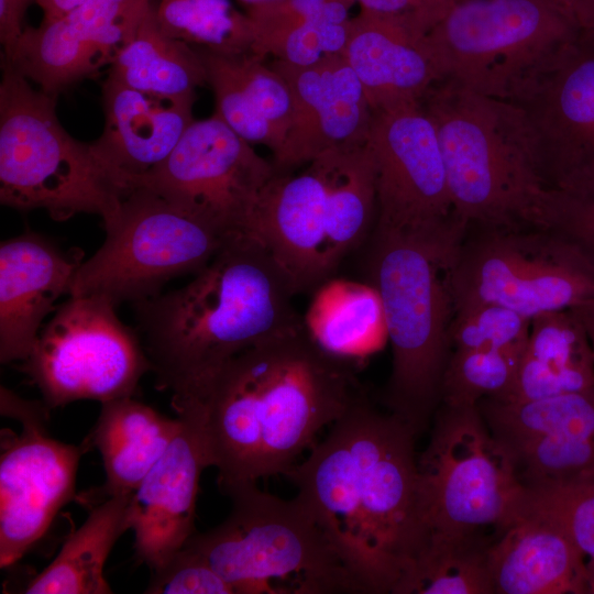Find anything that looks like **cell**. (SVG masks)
<instances>
[{
  "instance_id": "cell-1",
  "label": "cell",
  "mask_w": 594,
  "mask_h": 594,
  "mask_svg": "<svg viewBox=\"0 0 594 594\" xmlns=\"http://www.w3.org/2000/svg\"><path fill=\"white\" fill-rule=\"evenodd\" d=\"M417 436L363 393L285 475L369 594H399L429 542Z\"/></svg>"
},
{
  "instance_id": "cell-2",
  "label": "cell",
  "mask_w": 594,
  "mask_h": 594,
  "mask_svg": "<svg viewBox=\"0 0 594 594\" xmlns=\"http://www.w3.org/2000/svg\"><path fill=\"white\" fill-rule=\"evenodd\" d=\"M361 394L352 359L324 350L304 322L233 356L187 404L199 408L210 466L226 493L286 475Z\"/></svg>"
},
{
  "instance_id": "cell-3",
  "label": "cell",
  "mask_w": 594,
  "mask_h": 594,
  "mask_svg": "<svg viewBox=\"0 0 594 594\" xmlns=\"http://www.w3.org/2000/svg\"><path fill=\"white\" fill-rule=\"evenodd\" d=\"M296 294L258 238L230 237L185 286L133 304L156 387L172 406L198 400L233 356L305 322Z\"/></svg>"
},
{
  "instance_id": "cell-4",
  "label": "cell",
  "mask_w": 594,
  "mask_h": 594,
  "mask_svg": "<svg viewBox=\"0 0 594 594\" xmlns=\"http://www.w3.org/2000/svg\"><path fill=\"white\" fill-rule=\"evenodd\" d=\"M465 230L454 218L436 229L375 227L371 234L369 284L380 296L393 351L383 403L417 435L440 405L454 314L451 267Z\"/></svg>"
},
{
  "instance_id": "cell-5",
  "label": "cell",
  "mask_w": 594,
  "mask_h": 594,
  "mask_svg": "<svg viewBox=\"0 0 594 594\" xmlns=\"http://www.w3.org/2000/svg\"><path fill=\"white\" fill-rule=\"evenodd\" d=\"M420 103L436 130L453 215L466 227L536 224L548 188L521 107L448 80Z\"/></svg>"
},
{
  "instance_id": "cell-6",
  "label": "cell",
  "mask_w": 594,
  "mask_h": 594,
  "mask_svg": "<svg viewBox=\"0 0 594 594\" xmlns=\"http://www.w3.org/2000/svg\"><path fill=\"white\" fill-rule=\"evenodd\" d=\"M228 517L195 532L184 547L234 594H369L315 513L297 496L283 499L256 482L231 487Z\"/></svg>"
},
{
  "instance_id": "cell-7",
  "label": "cell",
  "mask_w": 594,
  "mask_h": 594,
  "mask_svg": "<svg viewBox=\"0 0 594 594\" xmlns=\"http://www.w3.org/2000/svg\"><path fill=\"white\" fill-rule=\"evenodd\" d=\"M0 202L45 210L66 221L95 213L110 222L133 189L96 153L74 139L56 113L57 97L35 89L1 59Z\"/></svg>"
},
{
  "instance_id": "cell-8",
  "label": "cell",
  "mask_w": 594,
  "mask_h": 594,
  "mask_svg": "<svg viewBox=\"0 0 594 594\" xmlns=\"http://www.w3.org/2000/svg\"><path fill=\"white\" fill-rule=\"evenodd\" d=\"M579 40L554 0H458L425 37L441 80L509 101Z\"/></svg>"
},
{
  "instance_id": "cell-9",
  "label": "cell",
  "mask_w": 594,
  "mask_h": 594,
  "mask_svg": "<svg viewBox=\"0 0 594 594\" xmlns=\"http://www.w3.org/2000/svg\"><path fill=\"white\" fill-rule=\"evenodd\" d=\"M418 469L429 540L495 541L525 512L515 461L477 405H439Z\"/></svg>"
},
{
  "instance_id": "cell-10",
  "label": "cell",
  "mask_w": 594,
  "mask_h": 594,
  "mask_svg": "<svg viewBox=\"0 0 594 594\" xmlns=\"http://www.w3.org/2000/svg\"><path fill=\"white\" fill-rule=\"evenodd\" d=\"M451 289L454 310L490 302L532 319L594 298V267L543 226L468 227L452 263Z\"/></svg>"
},
{
  "instance_id": "cell-11",
  "label": "cell",
  "mask_w": 594,
  "mask_h": 594,
  "mask_svg": "<svg viewBox=\"0 0 594 594\" xmlns=\"http://www.w3.org/2000/svg\"><path fill=\"white\" fill-rule=\"evenodd\" d=\"M103 226V244L81 263L68 295L102 297L116 307L154 297L170 279L196 274L230 238L143 187L133 188Z\"/></svg>"
},
{
  "instance_id": "cell-12",
  "label": "cell",
  "mask_w": 594,
  "mask_h": 594,
  "mask_svg": "<svg viewBox=\"0 0 594 594\" xmlns=\"http://www.w3.org/2000/svg\"><path fill=\"white\" fill-rule=\"evenodd\" d=\"M21 370L48 409L132 396L151 363L141 339L97 296H69L41 329Z\"/></svg>"
},
{
  "instance_id": "cell-13",
  "label": "cell",
  "mask_w": 594,
  "mask_h": 594,
  "mask_svg": "<svg viewBox=\"0 0 594 594\" xmlns=\"http://www.w3.org/2000/svg\"><path fill=\"white\" fill-rule=\"evenodd\" d=\"M272 162L238 135L217 113L195 120L169 156L132 180L226 237L249 233Z\"/></svg>"
},
{
  "instance_id": "cell-14",
  "label": "cell",
  "mask_w": 594,
  "mask_h": 594,
  "mask_svg": "<svg viewBox=\"0 0 594 594\" xmlns=\"http://www.w3.org/2000/svg\"><path fill=\"white\" fill-rule=\"evenodd\" d=\"M48 408L1 386V414L21 424L2 440L0 457V566L19 561L74 496L80 458L91 446L47 435Z\"/></svg>"
},
{
  "instance_id": "cell-15",
  "label": "cell",
  "mask_w": 594,
  "mask_h": 594,
  "mask_svg": "<svg viewBox=\"0 0 594 594\" xmlns=\"http://www.w3.org/2000/svg\"><path fill=\"white\" fill-rule=\"evenodd\" d=\"M369 142L376 167V228L427 230L455 218L436 130L420 102L374 110Z\"/></svg>"
},
{
  "instance_id": "cell-16",
  "label": "cell",
  "mask_w": 594,
  "mask_h": 594,
  "mask_svg": "<svg viewBox=\"0 0 594 594\" xmlns=\"http://www.w3.org/2000/svg\"><path fill=\"white\" fill-rule=\"evenodd\" d=\"M513 101L530 124L546 186L594 190V44L580 38Z\"/></svg>"
},
{
  "instance_id": "cell-17",
  "label": "cell",
  "mask_w": 594,
  "mask_h": 594,
  "mask_svg": "<svg viewBox=\"0 0 594 594\" xmlns=\"http://www.w3.org/2000/svg\"><path fill=\"white\" fill-rule=\"evenodd\" d=\"M151 6V0H90L26 28L1 59L57 97L110 67Z\"/></svg>"
},
{
  "instance_id": "cell-18",
  "label": "cell",
  "mask_w": 594,
  "mask_h": 594,
  "mask_svg": "<svg viewBox=\"0 0 594 594\" xmlns=\"http://www.w3.org/2000/svg\"><path fill=\"white\" fill-rule=\"evenodd\" d=\"M525 485L594 473V384L527 402L477 404Z\"/></svg>"
},
{
  "instance_id": "cell-19",
  "label": "cell",
  "mask_w": 594,
  "mask_h": 594,
  "mask_svg": "<svg viewBox=\"0 0 594 594\" xmlns=\"http://www.w3.org/2000/svg\"><path fill=\"white\" fill-rule=\"evenodd\" d=\"M180 427L169 447L130 497L129 529L135 556L151 572L163 566L195 531L202 471L210 466L199 408H174Z\"/></svg>"
},
{
  "instance_id": "cell-20",
  "label": "cell",
  "mask_w": 594,
  "mask_h": 594,
  "mask_svg": "<svg viewBox=\"0 0 594 594\" xmlns=\"http://www.w3.org/2000/svg\"><path fill=\"white\" fill-rule=\"evenodd\" d=\"M272 67L290 88L293 119L276 173H290L324 152L369 139L373 111L361 81L342 55L308 66L274 59Z\"/></svg>"
},
{
  "instance_id": "cell-21",
  "label": "cell",
  "mask_w": 594,
  "mask_h": 594,
  "mask_svg": "<svg viewBox=\"0 0 594 594\" xmlns=\"http://www.w3.org/2000/svg\"><path fill=\"white\" fill-rule=\"evenodd\" d=\"M78 249L24 232L0 245V361H24L82 263Z\"/></svg>"
},
{
  "instance_id": "cell-22",
  "label": "cell",
  "mask_w": 594,
  "mask_h": 594,
  "mask_svg": "<svg viewBox=\"0 0 594 594\" xmlns=\"http://www.w3.org/2000/svg\"><path fill=\"white\" fill-rule=\"evenodd\" d=\"M249 233L268 249L296 293L319 288L331 278L326 187L312 162L297 175L275 173L261 194Z\"/></svg>"
},
{
  "instance_id": "cell-23",
  "label": "cell",
  "mask_w": 594,
  "mask_h": 594,
  "mask_svg": "<svg viewBox=\"0 0 594 594\" xmlns=\"http://www.w3.org/2000/svg\"><path fill=\"white\" fill-rule=\"evenodd\" d=\"M426 35L406 16L361 9L352 18L342 56L361 81L372 111L419 103L441 81Z\"/></svg>"
},
{
  "instance_id": "cell-24",
  "label": "cell",
  "mask_w": 594,
  "mask_h": 594,
  "mask_svg": "<svg viewBox=\"0 0 594 594\" xmlns=\"http://www.w3.org/2000/svg\"><path fill=\"white\" fill-rule=\"evenodd\" d=\"M105 125L92 142L99 157L132 188L162 164L195 121L196 99L151 95L109 75L101 86Z\"/></svg>"
},
{
  "instance_id": "cell-25",
  "label": "cell",
  "mask_w": 594,
  "mask_h": 594,
  "mask_svg": "<svg viewBox=\"0 0 594 594\" xmlns=\"http://www.w3.org/2000/svg\"><path fill=\"white\" fill-rule=\"evenodd\" d=\"M584 554L547 515L525 513L490 547L496 594H587Z\"/></svg>"
},
{
  "instance_id": "cell-26",
  "label": "cell",
  "mask_w": 594,
  "mask_h": 594,
  "mask_svg": "<svg viewBox=\"0 0 594 594\" xmlns=\"http://www.w3.org/2000/svg\"><path fill=\"white\" fill-rule=\"evenodd\" d=\"M197 50L215 95V113L242 139L263 144L276 155L293 119V98L286 80L252 53Z\"/></svg>"
},
{
  "instance_id": "cell-27",
  "label": "cell",
  "mask_w": 594,
  "mask_h": 594,
  "mask_svg": "<svg viewBox=\"0 0 594 594\" xmlns=\"http://www.w3.org/2000/svg\"><path fill=\"white\" fill-rule=\"evenodd\" d=\"M180 419L168 418L132 398L101 403L87 438L106 472V495H132L177 435Z\"/></svg>"
},
{
  "instance_id": "cell-28",
  "label": "cell",
  "mask_w": 594,
  "mask_h": 594,
  "mask_svg": "<svg viewBox=\"0 0 594 594\" xmlns=\"http://www.w3.org/2000/svg\"><path fill=\"white\" fill-rule=\"evenodd\" d=\"M594 384V354L586 330L571 309L531 319L510 396L527 402L576 392Z\"/></svg>"
},
{
  "instance_id": "cell-29",
  "label": "cell",
  "mask_w": 594,
  "mask_h": 594,
  "mask_svg": "<svg viewBox=\"0 0 594 594\" xmlns=\"http://www.w3.org/2000/svg\"><path fill=\"white\" fill-rule=\"evenodd\" d=\"M326 187V258L333 275L340 262L372 234L377 215L376 167L369 139L315 158Z\"/></svg>"
},
{
  "instance_id": "cell-30",
  "label": "cell",
  "mask_w": 594,
  "mask_h": 594,
  "mask_svg": "<svg viewBox=\"0 0 594 594\" xmlns=\"http://www.w3.org/2000/svg\"><path fill=\"white\" fill-rule=\"evenodd\" d=\"M130 497L109 496L91 509L85 522L68 536L55 559L29 581L23 593H112L103 569L117 540L129 530Z\"/></svg>"
},
{
  "instance_id": "cell-31",
  "label": "cell",
  "mask_w": 594,
  "mask_h": 594,
  "mask_svg": "<svg viewBox=\"0 0 594 594\" xmlns=\"http://www.w3.org/2000/svg\"><path fill=\"white\" fill-rule=\"evenodd\" d=\"M109 75L136 90L182 99H196V88L207 84L198 50L165 34L153 6L116 56Z\"/></svg>"
},
{
  "instance_id": "cell-32",
  "label": "cell",
  "mask_w": 594,
  "mask_h": 594,
  "mask_svg": "<svg viewBox=\"0 0 594 594\" xmlns=\"http://www.w3.org/2000/svg\"><path fill=\"white\" fill-rule=\"evenodd\" d=\"M155 15L165 34L186 44L221 54L252 52V23L232 0H161Z\"/></svg>"
},
{
  "instance_id": "cell-33",
  "label": "cell",
  "mask_w": 594,
  "mask_h": 594,
  "mask_svg": "<svg viewBox=\"0 0 594 594\" xmlns=\"http://www.w3.org/2000/svg\"><path fill=\"white\" fill-rule=\"evenodd\" d=\"M488 539H430L399 594H491Z\"/></svg>"
},
{
  "instance_id": "cell-34",
  "label": "cell",
  "mask_w": 594,
  "mask_h": 594,
  "mask_svg": "<svg viewBox=\"0 0 594 594\" xmlns=\"http://www.w3.org/2000/svg\"><path fill=\"white\" fill-rule=\"evenodd\" d=\"M522 354L495 350H451L443 374L440 404L474 406L482 399H507Z\"/></svg>"
},
{
  "instance_id": "cell-35",
  "label": "cell",
  "mask_w": 594,
  "mask_h": 594,
  "mask_svg": "<svg viewBox=\"0 0 594 594\" xmlns=\"http://www.w3.org/2000/svg\"><path fill=\"white\" fill-rule=\"evenodd\" d=\"M525 486L526 507L554 520L584 556L594 559V473Z\"/></svg>"
},
{
  "instance_id": "cell-36",
  "label": "cell",
  "mask_w": 594,
  "mask_h": 594,
  "mask_svg": "<svg viewBox=\"0 0 594 594\" xmlns=\"http://www.w3.org/2000/svg\"><path fill=\"white\" fill-rule=\"evenodd\" d=\"M354 0H337L317 15L308 19L267 43L257 56L308 66L332 55H342L351 30L350 9Z\"/></svg>"
},
{
  "instance_id": "cell-37",
  "label": "cell",
  "mask_w": 594,
  "mask_h": 594,
  "mask_svg": "<svg viewBox=\"0 0 594 594\" xmlns=\"http://www.w3.org/2000/svg\"><path fill=\"white\" fill-rule=\"evenodd\" d=\"M531 319L497 304H475L454 310L451 350H495L522 354Z\"/></svg>"
},
{
  "instance_id": "cell-38",
  "label": "cell",
  "mask_w": 594,
  "mask_h": 594,
  "mask_svg": "<svg viewBox=\"0 0 594 594\" xmlns=\"http://www.w3.org/2000/svg\"><path fill=\"white\" fill-rule=\"evenodd\" d=\"M537 224L562 235L594 267V190L564 193L548 188Z\"/></svg>"
},
{
  "instance_id": "cell-39",
  "label": "cell",
  "mask_w": 594,
  "mask_h": 594,
  "mask_svg": "<svg viewBox=\"0 0 594 594\" xmlns=\"http://www.w3.org/2000/svg\"><path fill=\"white\" fill-rule=\"evenodd\" d=\"M145 593L234 594L233 587L193 551L183 547L152 572Z\"/></svg>"
},
{
  "instance_id": "cell-40",
  "label": "cell",
  "mask_w": 594,
  "mask_h": 594,
  "mask_svg": "<svg viewBox=\"0 0 594 594\" xmlns=\"http://www.w3.org/2000/svg\"><path fill=\"white\" fill-rule=\"evenodd\" d=\"M337 0H274L246 8L253 28L252 54L271 41L317 15Z\"/></svg>"
},
{
  "instance_id": "cell-41",
  "label": "cell",
  "mask_w": 594,
  "mask_h": 594,
  "mask_svg": "<svg viewBox=\"0 0 594 594\" xmlns=\"http://www.w3.org/2000/svg\"><path fill=\"white\" fill-rule=\"evenodd\" d=\"M361 9L408 18L428 33L458 0H354Z\"/></svg>"
},
{
  "instance_id": "cell-42",
  "label": "cell",
  "mask_w": 594,
  "mask_h": 594,
  "mask_svg": "<svg viewBox=\"0 0 594 594\" xmlns=\"http://www.w3.org/2000/svg\"><path fill=\"white\" fill-rule=\"evenodd\" d=\"M35 0H0V41L2 54H9L23 34V20L29 4Z\"/></svg>"
},
{
  "instance_id": "cell-43",
  "label": "cell",
  "mask_w": 594,
  "mask_h": 594,
  "mask_svg": "<svg viewBox=\"0 0 594 594\" xmlns=\"http://www.w3.org/2000/svg\"><path fill=\"white\" fill-rule=\"evenodd\" d=\"M579 32L580 38L594 44V0H556Z\"/></svg>"
},
{
  "instance_id": "cell-44",
  "label": "cell",
  "mask_w": 594,
  "mask_h": 594,
  "mask_svg": "<svg viewBox=\"0 0 594 594\" xmlns=\"http://www.w3.org/2000/svg\"><path fill=\"white\" fill-rule=\"evenodd\" d=\"M88 1L90 0H35L43 11L44 20L57 18L73 8Z\"/></svg>"
},
{
  "instance_id": "cell-45",
  "label": "cell",
  "mask_w": 594,
  "mask_h": 594,
  "mask_svg": "<svg viewBox=\"0 0 594 594\" xmlns=\"http://www.w3.org/2000/svg\"><path fill=\"white\" fill-rule=\"evenodd\" d=\"M582 321L594 354V298L571 308Z\"/></svg>"
},
{
  "instance_id": "cell-46",
  "label": "cell",
  "mask_w": 594,
  "mask_h": 594,
  "mask_svg": "<svg viewBox=\"0 0 594 594\" xmlns=\"http://www.w3.org/2000/svg\"><path fill=\"white\" fill-rule=\"evenodd\" d=\"M587 594H594V559L586 563Z\"/></svg>"
},
{
  "instance_id": "cell-47",
  "label": "cell",
  "mask_w": 594,
  "mask_h": 594,
  "mask_svg": "<svg viewBox=\"0 0 594 594\" xmlns=\"http://www.w3.org/2000/svg\"><path fill=\"white\" fill-rule=\"evenodd\" d=\"M237 1L242 3L246 9V8H250V7H253V6L266 3V2H270V1H274V0H237Z\"/></svg>"
},
{
  "instance_id": "cell-48",
  "label": "cell",
  "mask_w": 594,
  "mask_h": 594,
  "mask_svg": "<svg viewBox=\"0 0 594 594\" xmlns=\"http://www.w3.org/2000/svg\"><path fill=\"white\" fill-rule=\"evenodd\" d=\"M556 1V0H554Z\"/></svg>"
}]
</instances>
